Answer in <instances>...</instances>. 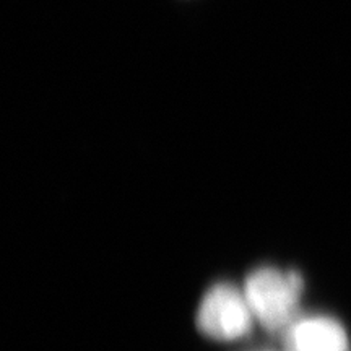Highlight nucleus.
I'll list each match as a JSON object with an SVG mask.
<instances>
[{"instance_id":"obj_1","label":"nucleus","mask_w":351,"mask_h":351,"mask_svg":"<svg viewBox=\"0 0 351 351\" xmlns=\"http://www.w3.org/2000/svg\"><path fill=\"white\" fill-rule=\"evenodd\" d=\"M304 283L295 270L258 267L244 283L256 322L270 333H282L300 317V301Z\"/></svg>"},{"instance_id":"obj_4","label":"nucleus","mask_w":351,"mask_h":351,"mask_svg":"<svg viewBox=\"0 0 351 351\" xmlns=\"http://www.w3.org/2000/svg\"><path fill=\"white\" fill-rule=\"evenodd\" d=\"M257 351H271V350H257Z\"/></svg>"},{"instance_id":"obj_2","label":"nucleus","mask_w":351,"mask_h":351,"mask_svg":"<svg viewBox=\"0 0 351 351\" xmlns=\"http://www.w3.org/2000/svg\"><path fill=\"white\" fill-rule=\"evenodd\" d=\"M256 317L244 288L217 283L202 298L197 309V327L205 337L218 341H234L252 330Z\"/></svg>"},{"instance_id":"obj_3","label":"nucleus","mask_w":351,"mask_h":351,"mask_svg":"<svg viewBox=\"0 0 351 351\" xmlns=\"http://www.w3.org/2000/svg\"><path fill=\"white\" fill-rule=\"evenodd\" d=\"M285 351H348V335L327 315H300L282 333Z\"/></svg>"}]
</instances>
